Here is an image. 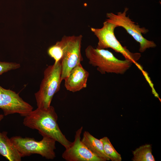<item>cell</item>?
I'll list each match as a JSON object with an SVG mask.
<instances>
[{"instance_id":"cell-1","label":"cell","mask_w":161,"mask_h":161,"mask_svg":"<svg viewBox=\"0 0 161 161\" xmlns=\"http://www.w3.org/2000/svg\"><path fill=\"white\" fill-rule=\"evenodd\" d=\"M58 116L54 108H37L24 117L23 123L25 126L38 131L42 136L50 137L60 143L66 149L72 142L62 133L57 123Z\"/></svg>"},{"instance_id":"cell-2","label":"cell","mask_w":161,"mask_h":161,"mask_svg":"<svg viewBox=\"0 0 161 161\" xmlns=\"http://www.w3.org/2000/svg\"><path fill=\"white\" fill-rule=\"evenodd\" d=\"M85 54L89 64L97 67L102 74L106 73L123 74L133 64L128 60L118 59L108 50L95 48L90 45L85 49Z\"/></svg>"},{"instance_id":"cell-3","label":"cell","mask_w":161,"mask_h":161,"mask_svg":"<svg viewBox=\"0 0 161 161\" xmlns=\"http://www.w3.org/2000/svg\"><path fill=\"white\" fill-rule=\"evenodd\" d=\"M61 61L48 66L44 72V76L39 90L35 94L38 108L47 109L54 95L60 89L61 79Z\"/></svg>"},{"instance_id":"cell-4","label":"cell","mask_w":161,"mask_h":161,"mask_svg":"<svg viewBox=\"0 0 161 161\" xmlns=\"http://www.w3.org/2000/svg\"><path fill=\"white\" fill-rule=\"evenodd\" d=\"M38 141L33 138L22 137L20 136L12 137L10 139L22 157L37 154L48 160H53L56 157V141L46 136Z\"/></svg>"},{"instance_id":"cell-5","label":"cell","mask_w":161,"mask_h":161,"mask_svg":"<svg viewBox=\"0 0 161 161\" xmlns=\"http://www.w3.org/2000/svg\"><path fill=\"white\" fill-rule=\"evenodd\" d=\"M117 27L106 20L103 27L100 28L91 27V30L98 39L96 48L105 49L111 48L116 52L121 54L125 59L130 61L135 64L141 57L140 53H133L126 47L123 46L116 38L114 34L115 29Z\"/></svg>"},{"instance_id":"cell-6","label":"cell","mask_w":161,"mask_h":161,"mask_svg":"<svg viewBox=\"0 0 161 161\" xmlns=\"http://www.w3.org/2000/svg\"><path fill=\"white\" fill-rule=\"evenodd\" d=\"M82 38L81 35H64L59 41L63 52L61 61L62 81L67 77L74 67L83 60L81 51Z\"/></svg>"},{"instance_id":"cell-7","label":"cell","mask_w":161,"mask_h":161,"mask_svg":"<svg viewBox=\"0 0 161 161\" xmlns=\"http://www.w3.org/2000/svg\"><path fill=\"white\" fill-rule=\"evenodd\" d=\"M129 10L127 7L125 8L123 12H118L117 14L113 13H107L106 21L116 25L117 27H121L124 28L127 32L140 44L139 51L141 52H145L147 49L154 48L156 44L153 41L148 40L143 36L148 32V29L144 27H140L126 16Z\"/></svg>"},{"instance_id":"cell-8","label":"cell","mask_w":161,"mask_h":161,"mask_svg":"<svg viewBox=\"0 0 161 161\" xmlns=\"http://www.w3.org/2000/svg\"><path fill=\"white\" fill-rule=\"evenodd\" d=\"M0 108L5 116L18 113L23 117L33 109V107L23 100L18 93L0 86Z\"/></svg>"},{"instance_id":"cell-9","label":"cell","mask_w":161,"mask_h":161,"mask_svg":"<svg viewBox=\"0 0 161 161\" xmlns=\"http://www.w3.org/2000/svg\"><path fill=\"white\" fill-rule=\"evenodd\" d=\"M83 129L81 126L76 131L74 142L63 153L62 158L67 161H104L91 151L82 142L81 135Z\"/></svg>"},{"instance_id":"cell-10","label":"cell","mask_w":161,"mask_h":161,"mask_svg":"<svg viewBox=\"0 0 161 161\" xmlns=\"http://www.w3.org/2000/svg\"><path fill=\"white\" fill-rule=\"evenodd\" d=\"M89 75V72L83 67L81 63L74 67L64 80L66 89L74 92L85 88Z\"/></svg>"},{"instance_id":"cell-11","label":"cell","mask_w":161,"mask_h":161,"mask_svg":"<svg viewBox=\"0 0 161 161\" xmlns=\"http://www.w3.org/2000/svg\"><path fill=\"white\" fill-rule=\"evenodd\" d=\"M7 134L0 132V155L9 161H21L22 157Z\"/></svg>"},{"instance_id":"cell-12","label":"cell","mask_w":161,"mask_h":161,"mask_svg":"<svg viewBox=\"0 0 161 161\" xmlns=\"http://www.w3.org/2000/svg\"><path fill=\"white\" fill-rule=\"evenodd\" d=\"M81 141L91 151L104 161L110 160L104 151L102 142L88 131H85L83 132Z\"/></svg>"},{"instance_id":"cell-13","label":"cell","mask_w":161,"mask_h":161,"mask_svg":"<svg viewBox=\"0 0 161 161\" xmlns=\"http://www.w3.org/2000/svg\"><path fill=\"white\" fill-rule=\"evenodd\" d=\"M152 147L150 144H147L140 146L132 151L133 161H155L152 154Z\"/></svg>"},{"instance_id":"cell-14","label":"cell","mask_w":161,"mask_h":161,"mask_svg":"<svg viewBox=\"0 0 161 161\" xmlns=\"http://www.w3.org/2000/svg\"><path fill=\"white\" fill-rule=\"evenodd\" d=\"M102 142L104 151L112 161H121V155L116 150L111 144L109 139L107 137L100 139Z\"/></svg>"},{"instance_id":"cell-15","label":"cell","mask_w":161,"mask_h":161,"mask_svg":"<svg viewBox=\"0 0 161 161\" xmlns=\"http://www.w3.org/2000/svg\"><path fill=\"white\" fill-rule=\"evenodd\" d=\"M49 56L55 60V63L61 61L62 56V50L59 41L49 47L47 50Z\"/></svg>"},{"instance_id":"cell-16","label":"cell","mask_w":161,"mask_h":161,"mask_svg":"<svg viewBox=\"0 0 161 161\" xmlns=\"http://www.w3.org/2000/svg\"><path fill=\"white\" fill-rule=\"evenodd\" d=\"M19 64L15 62L0 61V75L10 70L19 68Z\"/></svg>"},{"instance_id":"cell-17","label":"cell","mask_w":161,"mask_h":161,"mask_svg":"<svg viewBox=\"0 0 161 161\" xmlns=\"http://www.w3.org/2000/svg\"><path fill=\"white\" fill-rule=\"evenodd\" d=\"M141 71L146 80L150 86L151 88L152 93L155 97L158 98L160 100V99L159 95L154 89V85L151 80L150 77H149L148 73L143 69Z\"/></svg>"},{"instance_id":"cell-18","label":"cell","mask_w":161,"mask_h":161,"mask_svg":"<svg viewBox=\"0 0 161 161\" xmlns=\"http://www.w3.org/2000/svg\"><path fill=\"white\" fill-rule=\"evenodd\" d=\"M134 64L141 71L143 69V66L137 62L136 63Z\"/></svg>"},{"instance_id":"cell-19","label":"cell","mask_w":161,"mask_h":161,"mask_svg":"<svg viewBox=\"0 0 161 161\" xmlns=\"http://www.w3.org/2000/svg\"><path fill=\"white\" fill-rule=\"evenodd\" d=\"M4 117V115L3 114H0V122L1 120Z\"/></svg>"}]
</instances>
